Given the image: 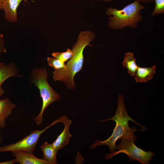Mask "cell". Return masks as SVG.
Listing matches in <instances>:
<instances>
[{"label":"cell","instance_id":"6da1fadb","mask_svg":"<svg viewBox=\"0 0 164 164\" xmlns=\"http://www.w3.org/2000/svg\"><path fill=\"white\" fill-rule=\"evenodd\" d=\"M113 121L115 123V126L111 135L106 140L101 141L96 140L91 147V149H94L101 145L108 146L111 153L115 151L116 142L119 139H129L136 141L137 138L134 132L138 130L135 127L131 128L128 125V121H131L141 127V131L144 132L147 128L133 120L128 115L125 108L124 103V97L122 94H118V98L117 108L114 115L112 118L101 120V122L108 121Z\"/></svg>","mask_w":164,"mask_h":164},{"label":"cell","instance_id":"7a4b0ae2","mask_svg":"<svg viewBox=\"0 0 164 164\" xmlns=\"http://www.w3.org/2000/svg\"><path fill=\"white\" fill-rule=\"evenodd\" d=\"M95 36L93 32L89 31H82L79 33L77 42L72 48L73 55L66 64V68L53 72V77L54 81L63 82L71 89L75 87L74 77L82 69L84 50L87 46H92L90 43L94 39Z\"/></svg>","mask_w":164,"mask_h":164},{"label":"cell","instance_id":"3957f363","mask_svg":"<svg viewBox=\"0 0 164 164\" xmlns=\"http://www.w3.org/2000/svg\"><path fill=\"white\" fill-rule=\"evenodd\" d=\"M145 8L144 5L135 0L121 9L112 7L107 8L106 15H113L109 17V27L116 30L121 29L127 26L133 29L136 28L138 22L142 19V16L139 12Z\"/></svg>","mask_w":164,"mask_h":164},{"label":"cell","instance_id":"277c9868","mask_svg":"<svg viewBox=\"0 0 164 164\" xmlns=\"http://www.w3.org/2000/svg\"><path fill=\"white\" fill-rule=\"evenodd\" d=\"M48 73L46 68H35L32 71L30 82L39 90L42 100V105L40 112L33 118L37 125H40L43 119V114L46 108L60 99L58 94L49 84L47 78Z\"/></svg>","mask_w":164,"mask_h":164},{"label":"cell","instance_id":"5b68a950","mask_svg":"<svg viewBox=\"0 0 164 164\" xmlns=\"http://www.w3.org/2000/svg\"><path fill=\"white\" fill-rule=\"evenodd\" d=\"M121 140L119 144L116 146V149L118 151L106 154L104 157L105 159H110L119 153H123L127 155L131 161L136 160L142 164H149L155 154L150 151H145L137 147L132 140L129 139Z\"/></svg>","mask_w":164,"mask_h":164},{"label":"cell","instance_id":"8992f818","mask_svg":"<svg viewBox=\"0 0 164 164\" xmlns=\"http://www.w3.org/2000/svg\"><path fill=\"white\" fill-rule=\"evenodd\" d=\"M67 118L66 115L62 116L43 129L34 131L15 143L0 146V152L22 151L33 153L41 135L47 129L55 124L59 122L63 123Z\"/></svg>","mask_w":164,"mask_h":164},{"label":"cell","instance_id":"52a82bcc","mask_svg":"<svg viewBox=\"0 0 164 164\" xmlns=\"http://www.w3.org/2000/svg\"><path fill=\"white\" fill-rule=\"evenodd\" d=\"M23 1L29 3L28 0H2V9L7 21L11 22H15L17 21V9Z\"/></svg>","mask_w":164,"mask_h":164},{"label":"cell","instance_id":"ba28073f","mask_svg":"<svg viewBox=\"0 0 164 164\" xmlns=\"http://www.w3.org/2000/svg\"><path fill=\"white\" fill-rule=\"evenodd\" d=\"M15 157L16 162L20 164H50L47 161L35 156L33 153L22 151L11 152Z\"/></svg>","mask_w":164,"mask_h":164},{"label":"cell","instance_id":"9c48e42d","mask_svg":"<svg viewBox=\"0 0 164 164\" xmlns=\"http://www.w3.org/2000/svg\"><path fill=\"white\" fill-rule=\"evenodd\" d=\"M72 121L68 118L63 123L64 128L62 132L58 135L56 139L52 143L53 146L58 151L61 150L68 144L72 135L70 133L69 128Z\"/></svg>","mask_w":164,"mask_h":164},{"label":"cell","instance_id":"30bf717a","mask_svg":"<svg viewBox=\"0 0 164 164\" xmlns=\"http://www.w3.org/2000/svg\"><path fill=\"white\" fill-rule=\"evenodd\" d=\"M16 106L9 98L0 100V128L5 127L6 119L12 114Z\"/></svg>","mask_w":164,"mask_h":164},{"label":"cell","instance_id":"8fae6325","mask_svg":"<svg viewBox=\"0 0 164 164\" xmlns=\"http://www.w3.org/2000/svg\"><path fill=\"white\" fill-rule=\"evenodd\" d=\"M18 68L13 63L4 64L0 69V97L4 93V91L1 85L8 78L11 77H18Z\"/></svg>","mask_w":164,"mask_h":164},{"label":"cell","instance_id":"7c38bea8","mask_svg":"<svg viewBox=\"0 0 164 164\" xmlns=\"http://www.w3.org/2000/svg\"><path fill=\"white\" fill-rule=\"evenodd\" d=\"M156 73V66L150 67H138L135 75V79L136 83L147 82L153 78Z\"/></svg>","mask_w":164,"mask_h":164},{"label":"cell","instance_id":"4fadbf2b","mask_svg":"<svg viewBox=\"0 0 164 164\" xmlns=\"http://www.w3.org/2000/svg\"><path fill=\"white\" fill-rule=\"evenodd\" d=\"M41 150L43 154V159L48 161L50 164H57L56 155L58 151L52 143L45 142L41 145Z\"/></svg>","mask_w":164,"mask_h":164},{"label":"cell","instance_id":"5bb4252c","mask_svg":"<svg viewBox=\"0 0 164 164\" xmlns=\"http://www.w3.org/2000/svg\"><path fill=\"white\" fill-rule=\"evenodd\" d=\"M136 59L134 57L133 53L128 52L125 53L122 65L127 69L128 73L132 76H134L138 67L136 63Z\"/></svg>","mask_w":164,"mask_h":164},{"label":"cell","instance_id":"9a60e30c","mask_svg":"<svg viewBox=\"0 0 164 164\" xmlns=\"http://www.w3.org/2000/svg\"><path fill=\"white\" fill-rule=\"evenodd\" d=\"M73 55L72 50L68 49L65 52H53L52 56L55 58L65 63L70 59Z\"/></svg>","mask_w":164,"mask_h":164},{"label":"cell","instance_id":"2e32d148","mask_svg":"<svg viewBox=\"0 0 164 164\" xmlns=\"http://www.w3.org/2000/svg\"><path fill=\"white\" fill-rule=\"evenodd\" d=\"M47 61L49 66L53 67L54 70H61L66 67L64 63L55 58L48 57Z\"/></svg>","mask_w":164,"mask_h":164},{"label":"cell","instance_id":"e0dca14e","mask_svg":"<svg viewBox=\"0 0 164 164\" xmlns=\"http://www.w3.org/2000/svg\"><path fill=\"white\" fill-rule=\"evenodd\" d=\"M155 3V7L151 13V16H154L164 13V0H154Z\"/></svg>","mask_w":164,"mask_h":164},{"label":"cell","instance_id":"ac0fdd59","mask_svg":"<svg viewBox=\"0 0 164 164\" xmlns=\"http://www.w3.org/2000/svg\"><path fill=\"white\" fill-rule=\"evenodd\" d=\"M7 50L5 46L3 35L0 32V57L3 53H6Z\"/></svg>","mask_w":164,"mask_h":164},{"label":"cell","instance_id":"d6986e66","mask_svg":"<svg viewBox=\"0 0 164 164\" xmlns=\"http://www.w3.org/2000/svg\"><path fill=\"white\" fill-rule=\"evenodd\" d=\"M15 163H17L15 159L10 161L0 162V164H13Z\"/></svg>","mask_w":164,"mask_h":164},{"label":"cell","instance_id":"ffe728a7","mask_svg":"<svg viewBox=\"0 0 164 164\" xmlns=\"http://www.w3.org/2000/svg\"><path fill=\"white\" fill-rule=\"evenodd\" d=\"M139 2H141L145 3H149L152 2L154 0H135Z\"/></svg>","mask_w":164,"mask_h":164},{"label":"cell","instance_id":"44dd1931","mask_svg":"<svg viewBox=\"0 0 164 164\" xmlns=\"http://www.w3.org/2000/svg\"><path fill=\"white\" fill-rule=\"evenodd\" d=\"M2 0H0V9L2 10Z\"/></svg>","mask_w":164,"mask_h":164},{"label":"cell","instance_id":"7402d4cb","mask_svg":"<svg viewBox=\"0 0 164 164\" xmlns=\"http://www.w3.org/2000/svg\"><path fill=\"white\" fill-rule=\"evenodd\" d=\"M100 0L101 1H103L105 2H109L112 1V0Z\"/></svg>","mask_w":164,"mask_h":164},{"label":"cell","instance_id":"603a6c76","mask_svg":"<svg viewBox=\"0 0 164 164\" xmlns=\"http://www.w3.org/2000/svg\"><path fill=\"white\" fill-rule=\"evenodd\" d=\"M2 141H3L2 137V136L0 135V143H1L2 142Z\"/></svg>","mask_w":164,"mask_h":164},{"label":"cell","instance_id":"cb8c5ba5","mask_svg":"<svg viewBox=\"0 0 164 164\" xmlns=\"http://www.w3.org/2000/svg\"><path fill=\"white\" fill-rule=\"evenodd\" d=\"M4 64V63H0V69Z\"/></svg>","mask_w":164,"mask_h":164}]
</instances>
